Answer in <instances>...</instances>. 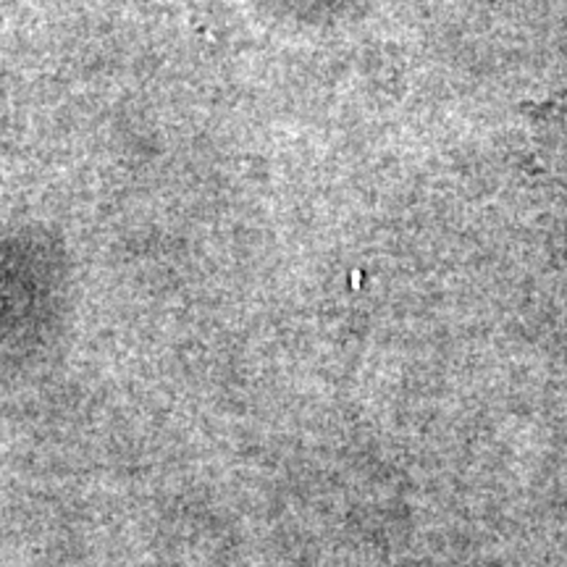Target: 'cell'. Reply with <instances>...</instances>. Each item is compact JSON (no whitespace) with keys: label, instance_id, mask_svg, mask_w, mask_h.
<instances>
[{"label":"cell","instance_id":"1","mask_svg":"<svg viewBox=\"0 0 567 567\" xmlns=\"http://www.w3.org/2000/svg\"><path fill=\"white\" fill-rule=\"evenodd\" d=\"M538 155L547 161V174L559 184V197L567 203V97L544 105L536 116Z\"/></svg>","mask_w":567,"mask_h":567}]
</instances>
